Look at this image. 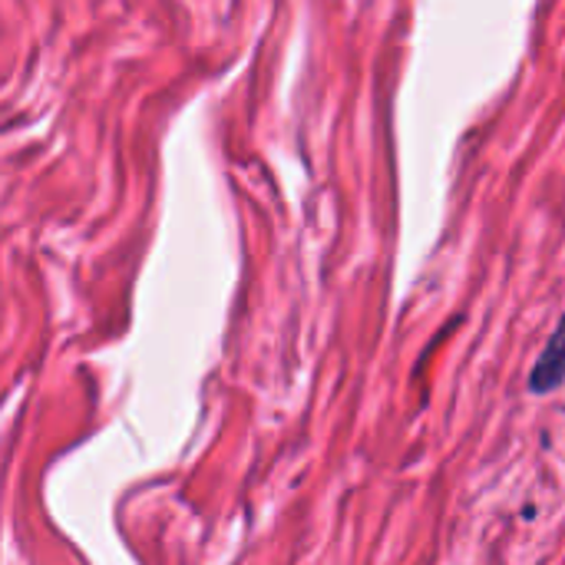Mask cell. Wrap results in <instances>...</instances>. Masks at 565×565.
<instances>
[{"mask_svg": "<svg viewBox=\"0 0 565 565\" xmlns=\"http://www.w3.org/2000/svg\"><path fill=\"white\" fill-rule=\"evenodd\" d=\"M565 384V311L556 324V331L550 334L543 354L536 358L533 371H530V391L536 397H546L553 391H559Z\"/></svg>", "mask_w": 565, "mask_h": 565, "instance_id": "obj_1", "label": "cell"}]
</instances>
